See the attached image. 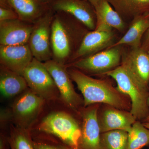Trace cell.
<instances>
[{
  "mask_svg": "<svg viewBox=\"0 0 149 149\" xmlns=\"http://www.w3.org/2000/svg\"><path fill=\"white\" fill-rule=\"evenodd\" d=\"M148 54H149V50L148 51Z\"/></svg>",
  "mask_w": 149,
  "mask_h": 149,
  "instance_id": "1f68e13d",
  "label": "cell"
},
{
  "mask_svg": "<svg viewBox=\"0 0 149 149\" xmlns=\"http://www.w3.org/2000/svg\"><path fill=\"white\" fill-rule=\"evenodd\" d=\"M128 132L114 130L102 133L101 149H127Z\"/></svg>",
  "mask_w": 149,
  "mask_h": 149,
  "instance_id": "603a6c76",
  "label": "cell"
},
{
  "mask_svg": "<svg viewBox=\"0 0 149 149\" xmlns=\"http://www.w3.org/2000/svg\"><path fill=\"white\" fill-rule=\"evenodd\" d=\"M122 46L111 47L77 60L70 66L85 74H105L120 65Z\"/></svg>",
  "mask_w": 149,
  "mask_h": 149,
  "instance_id": "8992f818",
  "label": "cell"
},
{
  "mask_svg": "<svg viewBox=\"0 0 149 149\" xmlns=\"http://www.w3.org/2000/svg\"><path fill=\"white\" fill-rule=\"evenodd\" d=\"M104 105L98 115L101 133L114 130L128 132L137 120L136 117L130 111Z\"/></svg>",
  "mask_w": 149,
  "mask_h": 149,
  "instance_id": "5bb4252c",
  "label": "cell"
},
{
  "mask_svg": "<svg viewBox=\"0 0 149 149\" xmlns=\"http://www.w3.org/2000/svg\"><path fill=\"white\" fill-rule=\"evenodd\" d=\"M35 149H62L53 146L44 144H37L34 146Z\"/></svg>",
  "mask_w": 149,
  "mask_h": 149,
  "instance_id": "4316f807",
  "label": "cell"
},
{
  "mask_svg": "<svg viewBox=\"0 0 149 149\" xmlns=\"http://www.w3.org/2000/svg\"><path fill=\"white\" fill-rule=\"evenodd\" d=\"M82 113L83 124L79 146L81 149H101L99 104L88 107Z\"/></svg>",
  "mask_w": 149,
  "mask_h": 149,
  "instance_id": "4fadbf2b",
  "label": "cell"
},
{
  "mask_svg": "<svg viewBox=\"0 0 149 149\" xmlns=\"http://www.w3.org/2000/svg\"><path fill=\"white\" fill-rule=\"evenodd\" d=\"M27 87V82L22 75L1 65L0 89L4 97L10 98L17 95L26 91Z\"/></svg>",
  "mask_w": 149,
  "mask_h": 149,
  "instance_id": "ffe728a7",
  "label": "cell"
},
{
  "mask_svg": "<svg viewBox=\"0 0 149 149\" xmlns=\"http://www.w3.org/2000/svg\"><path fill=\"white\" fill-rule=\"evenodd\" d=\"M34 24L19 19L0 21V44L15 46L28 44Z\"/></svg>",
  "mask_w": 149,
  "mask_h": 149,
  "instance_id": "9a60e30c",
  "label": "cell"
},
{
  "mask_svg": "<svg viewBox=\"0 0 149 149\" xmlns=\"http://www.w3.org/2000/svg\"><path fill=\"white\" fill-rule=\"evenodd\" d=\"M85 1L90 3L94 8H95L101 0H85Z\"/></svg>",
  "mask_w": 149,
  "mask_h": 149,
  "instance_id": "83f0119b",
  "label": "cell"
},
{
  "mask_svg": "<svg viewBox=\"0 0 149 149\" xmlns=\"http://www.w3.org/2000/svg\"><path fill=\"white\" fill-rule=\"evenodd\" d=\"M122 49L120 65L146 86L149 83V54L142 47Z\"/></svg>",
  "mask_w": 149,
  "mask_h": 149,
  "instance_id": "7c38bea8",
  "label": "cell"
},
{
  "mask_svg": "<svg viewBox=\"0 0 149 149\" xmlns=\"http://www.w3.org/2000/svg\"><path fill=\"white\" fill-rule=\"evenodd\" d=\"M40 1H42L43 2L48 4L49 3L52 2L54 1L55 0H40Z\"/></svg>",
  "mask_w": 149,
  "mask_h": 149,
  "instance_id": "f1b7e54d",
  "label": "cell"
},
{
  "mask_svg": "<svg viewBox=\"0 0 149 149\" xmlns=\"http://www.w3.org/2000/svg\"><path fill=\"white\" fill-rule=\"evenodd\" d=\"M125 20L149 13V0H107Z\"/></svg>",
  "mask_w": 149,
  "mask_h": 149,
  "instance_id": "44dd1931",
  "label": "cell"
},
{
  "mask_svg": "<svg viewBox=\"0 0 149 149\" xmlns=\"http://www.w3.org/2000/svg\"><path fill=\"white\" fill-rule=\"evenodd\" d=\"M148 145L149 130L137 120L128 132L127 149H141Z\"/></svg>",
  "mask_w": 149,
  "mask_h": 149,
  "instance_id": "7402d4cb",
  "label": "cell"
},
{
  "mask_svg": "<svg viewBox=\"0 0 149 149\" xmlns=\"http://www.w3.org/2000/svg\"><path fill=\"white\" fill-rule=\"evenodd\" d=\"M10 149H35L27 134L21 129L14 130L10 139Z\"/></svg>",
  "mask_w": 149,
  "mask_h": 149,
  "instance_id": "cb8c5ba5",
  "label": "cell"
},
{
  "mask_svg": "<svg viewBox=\"0 0 149 149\" xmlns=\"http://www.w3.org/2000/svg\"><path fill=\"white\" fill-rule=\"evenodd\" d=\"M113 29H96L85 34L70 61L89 56L111 47L114 44Z\"/></svg>",
  "mask_w": 149,
  "mask_h": 149,
  "instance_id": "8fae6325",
  "label": "cell"
},
{
  "mask_svg": "<svg viewBox=\"0 0 149 149\" xmlns=\"http://www.w3.org/2000/svg\"><path fill=\"white\" fill-rule=\"evenodd\" d=\"M44 99L32 92L25 91L14 102L12 117L20 128L29 127L40 112Z\"/></svg>",
  "mask_w": 149,
  "mask_h": 149,
  "instance_id": "9c48e42d",
  "label": "cell"
},
{
  "mask_svg": "<svg viewBox=\"0 0 149 149\" xmlns=\"http://www.w3.org/2000/svg\"><path fill=\"white\" fill-rule=\"evenodd\" d=\"M105 74L114 79L118 90L130 99V111L136 119L145 120L149 115L148 86L139 82L120 65Z\"/></svg>",
  "mask_w": 149,
  "mask_h": 149,
  "instance_id": "3957f363",
  "label": "cell"
},
{
  "mask_svg": "<svg viewBox=\"0 0 149 149\" xmlns=\"http://www.w3.org/2000/svg\"><path fill=\"white\" fill-rule=\"evenodd\" d=\"M33 58L28 44L0 46L1 65L22 75Z\"/></svg>",
  "mask_w": 149,
  "mask_h": 149,
  "instance_id": "2e32d148",
  "label": "cell"
},
{
  "mask_svg": "<svg viewBox=\"0 0 149 149\" xmlns=\"http://www.w3.org/2000/svg\"><path fill=\"white\" fill-rule=\"evenodd\" d=\"M143 123L144 126L146 127L149 130V122H143Z\"/></svg>",
  "mask_w": 149,
  "mask_h": 149,
  "instance_id": "f546056e",
  "label": "cell"
},
{
  "mask_svg": "<svg viewBox=\"0 0 149 149\" xmlns=\"http://www.w3.org/2000/svg\"><path fill=\"white\" fill-rule=\"evenodd\" d=\"M141 47L144 49L148 52L149 49V28L145 33L143 37V40L142 43Z\"/></svg>",
  "mask_w": 149,
  "mask_h": 149,
  "instance_id": "484cf974",
  "label": "cell"
},
{
  "mask_svg": "<svg viewBox=\"0 0 149 149\" xmlns=\"http://www.w3.org/2000/svg\"><path fill=\"white\" fill-rule=\"evenodd\" d=\"M68 70L71 80L82 93L84 107L104 104L119 109L130 110L131 102L128 96L120 93L111 83L90 77L73 68Z\"/></svg>",
  "mask_w": 149,
  "mask_h": 149,
  "instance_id": "6da1fadb",
  "label": "cell"
},
{
  "mask_svg": "<svg viewBox=\"0 0 149 149\" xmlns=\"http://www.w3.org/2000/svg\"><path fill=\"white\" fill-rule=\"evenodd\" d=\"M44 63L53 78L65 104L73 109L77 108L83 104V100L74 90L65 65L59 63L53 59Z\"/></svg>",
  "mask_w": 149,
  "mask_h": 149,
  "instance_id": "ba28073f",
  "label": "cell"
},
{
  "mask_svg": "<svg viewBox=\"0 0 149 149\" xmlns=\"http://www.w3.org/2000/svg\"><path fill=\"white\" fill-rule=\"evenodd\" d=\"M148 103L149 106V98L148 101ZM143 122H149V115L146 118V119H145V120H144Z\"/></svg>",
  "mask_w": 149,
  "mask_h": 149,
  "instance_id": "4dcf8cb0",
  "label": "cell"
},
{
  "mask_svg": "<svg viewBox=\"0 0 149 149\" xmlns=\"http://www.w3.org/2000/svg\"><path fill=\"white\" fill-rule=\"evenodd\" d=\"M22 76L30 90L44 100L55 98L59 93L53 78L44 63L33 58Z\"/></svg>",
  "mask_w": 149,
  "mask_h": 149,
  "instance_id": "52a82bcc",
  "label": "cell"
},
{
  "mask_svg": "<svg viewBox=\"0 0 149 149\" xmlns=\"http://www.w3.org/2000/svg\"><path fill=\"white\" fill-rule=\"evenodd\" d=\"M74 18L66 13L56 12L51 27V45L53 59L65 65L70 61L81 43L83 36L79 27L74 23Z\"/></svg>",
  "mask_w": 149,
  "mask_h": 149,
  "instance_id": "7a4b0ae2",
  "label": "cell"
},
{
  "mask_svg": "<svg viewBox=\"0 0 149 149\" xmlns=\"http://www.w3.org/2000/svg\"><path fill=\"white\" fill-rule=\"evenodd\" d=\"M39 129L56 136L75 148L79 147L81 128L75 119L66 113L56 112L48 115L40 123Z\"/></svg>",
  "mask_w": 149,
  "mask_h": 149,
  "instance_id": "277c9868",
  "label": "cell"
},
{
  "mask_svg": "<svg viewBox=\"0 0 149 149\" xmlns=\"http://www.w3.org/2000/svg\"><path fill=\"white\" fill-rule=\"evenodd\" d=\"M55 12L51 8L34 23L28 42L33 57L45 63L53 59L51 27Z\"/></svg>",
  "mask_w": 149,
  "mask_h": 149,
  "instance_id": "5b68a950",
  "label": "cell"
},
{
  "mask_svg": "<svg viewBox=\"0 0 149 149\" xmlns=\"http://www.w3.org/2000/svg\"></svg>",
  "mask_w": 149,
  "mask_h": 149,
  "instance_id": "d6a6232c",
  "label": "cell"
},
{
  "mask_svg": "<svg viewBox=\"0 0 149 149\" xmlns=\"http://www.w3.org/2000/svg\"><path fill=\"white\" fill-rule=\"evenodd\" d=\"M149 28V13L136 17L131 21L124 36L111 47L124 45L133 48L141 47L142 38Z\"/></svg>",
  "mask_w": 149,
  "mask_h": 149,
  "instance_id": "ac0fdd59",
  "label": "cell"
},
{
  "mask_svg": "<svg viewBox=\"0 0 149 149\" xmlns=\"http://www.w3.org/2000/svg\"><path fill=\"white\" fill-rule=\"evenodd\" d=\"M50 8L56 12L68 14L91 31L96 29L95 10L85 0H55L51 3Z\"/></svg>",
  "mask_w": 149,
  "mask_h": 149,
  "instance_id": "30bf717a",
  "label": "cell"
},
{
  "mask_svg": "<svg viewBox=\"0 0 149 149\" xmlns=\"http://www.w3.org/2000/svg\"><path fill=\"white\" fill-rule=\"evenodd\" d=\"M16 19L18 16L7 0H0V21Z\"/></svg>",
  "mask_w": 149,
  "mask_h": 149,
  "instance_id": "d4e9b609",
  "label": "cell"
},
{
  "mask_svg": "<svg viewBox=\"0 0 149 149\" xmlns=\"http://www.w3.org/2000/svg\"><path fill=\"white\" fill-rule=\"evenodd\" d=\"M95 8L97 18L96 29H115L121 32L125 31V21L107 0H101Z\"/></svg>",
  "mask_w": 149,
  "mask_h": 149,
  "instance_id": "d6986e66",
  "label": "cell"
},
{
  "mask_svg": "<svg viewBox=\"0 0 149 149\" xmlns=\"http://www.w3.org/2000/svg\"><path fill=\"white\" fill-rule=\"evenodd\" d=\"M18 19L34 24L50 8L48 4L40 0H7Z\"/></svg>",
  "mask_w": 149,
  "mask_h": 149,
  "instance_id": "e0dca14e",
  "label": "cell"
}]
</instances>
